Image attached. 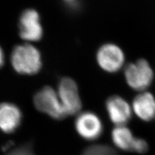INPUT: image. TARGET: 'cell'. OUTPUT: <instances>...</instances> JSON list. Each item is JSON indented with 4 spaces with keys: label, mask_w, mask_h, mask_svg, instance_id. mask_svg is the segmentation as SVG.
I'll return each instance as SVG.
<instances>
[{
    "label": "cell",
    "mask_w": 155,
    "mask_h": 155,
    "mask_svg": "<svg viewBox=\"0 0 155 155\" xmlns=\"http://www.w3.org/2000/svg\"><path fill=\"white\" fill-rule=\"evenodd\" d=\"M22 120V113L17 105L12 103L0 104V129L11 133L18 128Z\"/></svg>",
    "instance_id": "30bf717a"
},
{
    "label": "cell",
    "mask_w": 155,
    "mask_h": 155,
    "mask_svg": "<svg viewBox=\"0 0 155 155\" xmlns=\"http://www.w3.org/2000/svg\"><path fill=\"white\" fill-rule=\"evenodd\" d=\"M5 155H35L34 153L31 145L26 144L12 150Z\"/></svg>",
    "instance_id": "5bb4252c"
},
{
    "label": "cell",
    "mask_w": 155,
    "mask_h": 155,
    "mask_svg": "<svg viewBox=\"0 0 155 155\" xmlns=\"http://www.w3.org/2000/svg\"><path fill=\"white\" fill-rule=\"evenodd\" d=\"M11 60L14 69L21 74H35L40 71L42 66L40 51L28 43L14 47Z\"/></svg>",
    "instance_id": "6da1fadb"
},
{
    "label": "cell",
    "mask_w": 155,
    "mask_h": 155,
    "mask_svg": "<svg viewBox=\"0 0 155 155\" xmlns=\"http://www.w3.org/2000/svg\"><path fill=\"white\" fill-rule=\"evenodd\" d=\"M58 94L67 116L79 114L81 101L76 82L70 78H62L58 88Z\"/></svg>",
    "instance_id": "5b68a950"
},
{
    "label": "cell",
    "mask_w": 155,
    "mask_h": 155,
    "mask_svg": "<svg viewBox=\"0 0 155 155\" xmlns=\"http://www.w3.org/2000/svg\"><path fill=\"white\" fill-rule=\"evenodd\" d=\"M96 62L100 69L108 73H116L122 69L125 62L124 51L113 43L101 45L96 52Z\"/></svg>",
    "instance_id": "277c9868"
},
{
    "label": "cell",
    "mask_w": 155,
    "mask_h": 155,
    "mask_svg": "<svg viewBox=\"0 0 155 155\" xmlns=\"http://www.w3.org/2000/svg\"><path fill=\"white\" fill-rule=\"evenodd\" d=\"M105 109L111 122L116 126L125 125L131 118L132 107L120 96L109 97L105 102Z\"/></svg>",
    "instance_id": "ba28073f"
},
{
    "label": "cell",
    "mask_w": 155,
    "mask_h": 155,
    "mask_svg": "<svg viewBox=\"0 0 155 155\" xmlns=\"http://www.w3.org/2000/svg\"><path fill=\"white\" fill-rule=\"evenodd\" d=\"M135 137L125 125L115 126L111 133V139L115 146L122 151H131Z\"/></svg>",
    "instance_id": "8fae6325"
},
{
    "label": "cell",
    "mask_w": 155,
    "mask_h": 155,
    "mask_svg": "<svg viewBox=\"0 0 155 155\" xmlns=\"http://www.w3.org/2000/svg\"><path fill=\"white\" fill-rule=\"evenodd\" d=\"M19 36L26 41H38L43 36V28L38 12L27 9L21 14L19 20Z\"/></svg>",
    "instance_id": "52a82bcc"
},
{
    "label": "cell",
    "mask_w": 155,
    "mask_h": 155,
    "mask_svg": "<svg viewBox=\"0 0 155 155\" xmlns=\"http://www.w3.org/2000/svg\"><path fill=\"white\" fill-rule=\"evenodd\" d=\"M65 2H68V3H74V2H76V0H65Z\"/></svg>",
    "instance_id": "2e32d148"
},
{
    "label": "cell",
    "mask_w": 155,
    "mask_h": 155,
    "mask_svg": "<svg viewBox=\"0 0 155 155\" xmlns=\"http://www.w3.org/2000/svg\"><path fill=\"white\" fill-rule=\"evenodd\" d=\"M132 110L137 117L144 122L155 118V96L149 91H143L135 96Z\"/></svg>",
    "instance_id": "9c48e42d"
},
{
    "label": "cell",
    "mask_w": 155,
    "mask_h": 155,
    "mask_svg": "<svg viewBox=\"0 0 155 155\" xmlns=\"http://www.w3.org/2000/svg\"><path fill=\"white\" fill-rule=\"evenodd\" d=\"M124 77L130 88L141 93L146 91L153 84L154 73L149 61L142 58L125 66Z\"/></svg>",
    "instance_id": "7a4b0ae2"
},
{
    "label": "cell",
    "mask_w": 155,
    "mask_h": 155,
    "mask_svg": "<svg viewBox=\"0 0 155 155\" xmlns=\"http://www.w3.org/2000/svg\"><path fill=\"white\" fill-rule=\"evenodd\" d=\"M148 150V144L143 138L135 137L132 145L131 151L137 153H144Z\"/></svg>",
    "instance_id": "4fadbf2b"
},
{
    "label": "cell",
    "mask_w": 155,
    "mask_h": 155,
    "mask_svg": "<svg viewBox=\"0 0 155 155\" xmlns=\"http://www.w3.org/2000/svg\"><path fill=\"white\" fill-rule=\"evenodd\" d=\"M4 61H5L4 53H3V51L2 50V47H0V68H1L3 65Z\"/></svg>",
    "instance_id": "9a60e30c"
},
{
    "label": "cell",
    "mask_w": 155,
    "mask_h": 155,
    "mask_svg": "<svg viewBox=\"0 0 155 155\" xmlns=\"http://www.w3.org/2000/svg\"><path fill=\"white\" fill-rule=\"evenodd\" d=\"M74 126L78 134L88 141H93L99 138L104 130L101 118L91 111H85L78 114Z\"/></svg>",
    "instance_id": "8992f818"
},
{
    "label": "cell",
    "mask_w": 155,
    "mask_h": 155,
    "mask_svg": "<svg viewBox=\"0 0 155 155\" xmlns=\"http://www.w3.org/2000/svg\"><path fill=\"white\" fill-rule=\"evenodd\" d=\"M81 155H118L107 145H93L84 150Z\"/></svg>",
    "instance_id": "7c38bea8"
},
{
    "label": "cell",
    "mask_w": 155,
    "mask_h": 155,
    "mask_svg": "<svg viewBox=\"0 0 155 155\" xmlns=\"http://www.w3.org/2000/svg\"><path fill=\"white\" fill-rule=\"evenodd\" d=\"M35 107L55 120L64 119L67 116L58 96V92L51 87H45L34 97Z\"/></svg>",
    "instance_id": "3957f363"
}]
</instances>
